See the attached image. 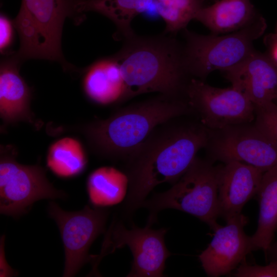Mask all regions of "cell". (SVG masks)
Here are the masks:
<instances>
[{
    "mask_svg": "<svg viewBox=\"0 0 277 277\" xmlns=\"http://www.w3.org/2000/svg\"><path fill=\"white\" fill-rule=\"evenodd\" d=\"M87 158L82 144L76 139L62 138L50 146L47 157L48 167L61 177H71L82 173Z\"/></svg>",
    "mask_w": 277,
    "mask_h": 277,
    "instance_id": "cell-21",
    "label": "cell"
},
{
    "mask_svg": "<svg viewBox=\"0 0 277 277\" xmlns=\"http://www.w3.org/2000/svg\"><path fill=\"white\" fill-rule=\"evenodd\" d=\"M4 240L3 236L1 239L0 259H1V276H11L16 274L14 271L7 264L4 252Z\"/></svg>",
    "mask_w": 277,
    "mask_h": 277,
    "instance_id": "cell-26",
    "label": "cell"
},
{
    "mask_svg": "<svg viewBox=\"0 0 277 277\" xmlns=\"http://www.w3.org/2000/svg\"><path fill=\"white\" fill-rule=\"evenodd\" d=\"M206 157L223 164L239 162L264 172L277 165V146L254 121L208 129Z\"/></svg>",
    "mask_w": 277,
    "mask_h": 277,
    "instance_id": "cell-9",
    "label": "cell"
},
{
    "mask_svg": "<svg viewBox=\"0 0 277 277\" xmlns=\"http://www.w3.org/2000/svg\"><path fill=\"white\" fill-rule=\"evenodd\" d=\"M14 25L6 15L0 16V51L6 53L11 47L14 38Z\"/></svg>",
    "mask_w": 277,
    "mask_h": 277,
    "instance_id": "cell-25",
    "label": "cell"
},
{
    "mask_svg": "<svg viewBox=\"0 0 277 277\" xmlns=\"http://www.w3.org/2000/svg\"><path fill=\"white\" fill-rule=\"evenodd\" d=\"M266 28L261 15L245 27L225 35H203L184 29L183 56L188 73L205 81L215 70L225 72L239 65L255 50L253 43Z\"/></svg>",
    "mask_w": 277,
    "mask_h": 277,
    "instance_id": "cell-6",
    "label": "cell"
},
{
    "mask_svg": "<svg viewBox=\"0 0 277 277\" xmlns=\"http://www.w3.org/2000/svg\"><path fill=\"white\" fill-rule=\"evenodd\" d=\"M236 277H277V261H271L268 265H249L243 261L232 273Z\"/></svg>",
    "mask_w": 277,
    "mask_h": 277,
    "instance_id": "cell-24",
    "label": "cell"
},
{
    "mask_svg": "<svg viewBox=\"0 0 277 277\" xmlns=\"http://www.w3.org/2000/svg\"><path fill=\"white\" fill-rule=\"evenodd\" d=\"M208 129L196 116L183 115L157 125L124 162L128 191L123 206L130 216L157 185L175 184L205 148Z\"/></svg>",
    "mask_w": 277,
    "mask_h": 277,
    "instance_id": "cell-1",
    "label": "cell"
},
{
    "mask_svg": "<svg viewBox=\"0 0 277 277\" xmlns=\"http://www.w3.org/2000/svg\"><path fill=\"white\" fill-rule=\"evenodd\" d=\"M268 251L271 254V261H277V241L273 245H271Z\"/></svg>",
    "mask_w": 277,
    "mask_h": 277,
    "instance_id": "cell-27",
    "label": "cell"
},
{
    "mask_svg": "<svg viewBox=\"0 0 277 277\" xmlns=\"http://www.w3.org/2000/svg\"><path fill=\"white\" fill-rule=\"evenodd\" d=\"M166 34H134L124 39L122 48L114 55L125 84L124 102L150 92L185 97L192 77L185 66L183 43L175 35Z\"/></svg>",
    "mask_w": 277,
    "mask_h": 277,
    "instance_id": "cell-2",
    "label": "cell"
},
{
    "mask_svg": "<svg viewBox=\"0 0 277 277\" xmlns=\"http://www.w3.org/2000/svg\"><path fill=\"white\" fill-rule=\"evenodd\" d=\"M155 0H79L77 10L97 12L111 20L117 28V39H126L135 33L131 23L138 14L144 12Z\"/></svg>",
    "mask_w": 277,
    "mask_h": 277,
    "instance_id": "cell-19",
    "label": "cell"
},
{
    "mask_svg": "<svg viewBox=\"0 0 277 277\" xmlns=\"http://www.w3.org/2000/svg\"><path fill=\"white\" fill-rule=\"evenodd\" d=\"M224 72L231 86L254 106L277 100V64L266 53L255 50L241 64Z\"/></svg>",
    "mask_w": 277,
    "mask_h": 277,
    "instance_id": "cell-14",
    "label": "cell"
},
{
    "mask_svg": "<svg viewBox=\"0 0 277 277\" xmlns=\"http://www.w3.org/2000/svg\"><path fill=\"white\" fill-rule=\"evenodd\" d=\"M15 55L3 60L0 67V115L6 125L18 121L34 124L30 109L31 91L19 72Z\"/></svg>",
    "mask_w": 277,
    "mask_h": 277,
    "instance_id": "cell-15",
    "label": "cell"
},
{
    "mask_svg": "<svg viewBox=\"0 0 277 277\" xmlns=\"http://www.w3.org/2000/svg\"><path fill=\"white\" fill-rule=\"evenodd\" d=\"M261 15L250 0H217L200 9L194 19L219 35L238 31Z\"/></svg>",
    "mask_w": 277,
    "mask_h": 277,
    "instance_id": "cell-17",
    "label": "cell"
},
{
    "mask_svg": "<svg viewBox=\"0 0 277 277\" xmlns=\"http://www.w3.org/2000/svg\"><path fill=\"white\" fill-rule=\"evenodd\" d=\"M256 195L260 210L257 229L250 236L251 249L267 253L277 229V165L264 172Z\"/></svg>",
    "mask_w": 277,
    "mask_h": 277,
    "instance_id": "cell-18",
    "label": "cell"
},
{
    "mask_svg": "<svg viewBox=\"0 0 277 277\" xmlns=\"http://www.w3.org/2000/svg\"><path fill=\"white\" fill-rule=\"evenodd\" d=\"M217 166L219 214L227 222L241 215L245 204L256 195L264 172L239 162Z\"/></svg>",
    "mask_w": 277,
    "mask_h": 277,
    "instance_id": "cell-13",
    "label": "cell"
},
{
    "mask_svg": "<svg viewBox=\"0 0 277 277\" xmlns=\"http://www.w3.org/2000/svg\"><path fill=\"white\" fill-rule=\"evenodd\" d=\"M185 96L195 115L208 129L254 121V105L232 86L215 87L192 77L187 85Z\"/></svg>",
    "mask_w": 277,
    "mask_h": 277,
    "instance_id": "cell-10",
    "label": "cell"
},
{
    "mask_svg": "<svg viewBox=\"0 0 277 277\" xmlns=\"http://www.w3.org/2000/svg\"><path fill=\"white\" fill-rule=\"evenodd\" d=\"M14 150L1 147L0 159V212L17 216L36 201L64 198L65 193L48 181L45 170L38 165L17 163Z\"/></svg>",
    "mask_w": 277,
    "mask_h": 277,
    "instance_id": "cell-7",
    "label": "cell"
},
{
    "mask_svg": "<svg viewBox=\"0 0 277 277\" xmlns=\"http://www.w3.org/2000/svg\"><path fill=\"white\" fill-rule=\"evenodd\" d=\"M78 1L22 0L13 21L20 39L15 56L21 63L43 59L58 62L65 69L73 68L64 57L61 38L66 18L81 14L77 10Z\"/></svg>",
    "mask_w": 277,
    "mask_h": 277,
    "instance_id": "cell-4",
    "label": "cell"
},
{
    "mask_svg": "<svg viewBox=\"0 0 277 277\" xmlns=\"http://www.w3.org/2000/svg\"><path fill=\"white\" fill-rule=\"evenodd\" d=\"M254 124L277 146V104L270 102L254 106Z\"/></svg>",
    "mask_w": 277,
    "mask_h": 277,
    "instance_id": "cell-23",
    "label": "cell"
},
{
    "mask_svg": "<svg viewBox=\"0 0 277 277\" xmlns=\"http://www.w3.org/2000/svg\"><path fill=\"white\" fill-rule=\"evenodd\" d=\"M215 2V0H155L154 3L157 13L165 22L164 33L175 35L187 28L200 9Z\"/></svg>",
    "mask_w": 277,
    "mask_h": 277,
    "instance_id": "cell-22",
    "label": "cell"
},
{
    "mask_svg": "<svg viewBox=\"0 0 277 277\" xmlns=\"http://www.w3.org/2000/svg\"><path fill=\"white\" fill-rule=\"evenodd\" d=\"M276 34H277V33H276Z\"/></svg>",
    "mask_w": 277,
    "mask_h": 277,
    "instance_id": "cell-30",
    "label": "cell"
},
{
    "mask_svg": "<svg viewBox=\"0 0 277 277\" xmlns=\"http://www.w3.org/2000/svg\"><path fill=\"white\" fill-rule=\"evenodd\" d=\"M165 228L154 230L146 225L144 228L132 225L127 229L121 222H113L106 234L101 252L94 255L93 271L105 255L127 246L133 255L131 269L127 276L160 277L164 276L165 262L171 255L166 247Z\"/></svg>",
    "mask_w": 277,
    "mask_h": 277,
    "instance_id": "cell-8",
    "label": "cell"
},
{
    "mask_svg": "<svg viewBox=\"0 0 277 277\" xmlns=\"http://www.w3.org/2000/svg\"><path fill=\"white\" fill-rule=\"evenodd\" d=\"M84 91L92 102L102 105L124 102L125 86L115 56L97 60L84 70Z\"/></svg>",
    "mask_w": 277,
    "mask_h": 277,
    "instance_id": "cell-16",
    "label": "cell"
},
{
    "mask_svg": "<svg viewBox=\"0 0 277 277\" xmlns=\"http://www.w3.org/2000/svg\"><path fill=\"white\" fill-rule=\"evenodd\" d=\"M189 115H195L186 98L159 94L121 108L107 118L89 123L82 131L96 154L124 161L157 125Z\"/></svg>",
    "mask_w": 277,
    "mask_h": 277,
    "instance_id": "cell-3",
    "label": "cell"
},
{
    "mask_svg": "<svg viewBox=\"0 0 277 277\" xmlns=\"http://www.w3.org/2000/svg\"><path fill=\"white\" fill-rule=\"evenodd\" d=\"M215 1H217V0H215Z\"/></svg>",
    "mask_w": 277,
    "mask_h": 277,
    "instance_id": "cell-29",
    "label": "cell"
},
{
    "mask_svg": "<svg viewBox=\"0 0 277 277\" xmlns=\"http://www.w3.org/2000/svg\"><path fill=\"white\" fill-rule=\"evenodd\" d=\"M87 188L89 200L96 207L116 205L125 197L128 179L125 172L112 167H102L89 176Z\"/></svg>",
    "mask_w": 277,
    "mask_h": 277,
    "instance_id": "cell-20",
    "label": "cell"
},
{
    "mask_svg": "<svg viewBox=\"0 0 277 277\" xmlns=\"http://www.w3.org/2000/svg\"><path fill=\"white\" fill-rule=\"evenodd\" d=\"M275 103L277 104V100L275 102Z\"/></svg>",
    "mask_w": 277,
    "mask_h": 277,
    "instance_id": "cell-28",
    "label": "cell"
},
{
    "mask_svg": "<svg viewBox=\"0 0 277 277\" xmlns=\"http://www.w3.org/2000/svg\"><path fill=\"white\" fill-rule=\"evenodd\" d=\"M213 163L196 156L170 189L145 200L142 207L149 211L147 225L151 226L161 210L173 209L194 216L214 231L219 228L217 166Z\"/></svg>",
    "mask_w": 277,
    "mask_h": 277,
    "instance_id": "cell-5",
    "label": "cell"
},
{
    "mask_svg": "<svg viewBox=\"0 0 277 277\" xmlns=\"http://www.w3.org/2000/svg\"><path fill=\"white\" fill-rule=\"evenodd\" d=\"M48 212L59 228L64 245L63 276H73L86 263L91 262L89 247L104 232L108 213L100 207L88 205L78 211H66L53 202L49 204Z\"/></svg>",
    "mask_w": 277,
    "mask_h": 277,
    "instance_id": "cell-11",
    "label": "cell"
},
{
    "mask_svg": "<svg viewBox=\"0 0 277 277\" xmlns=\"http://www.w3.org/2000/svg\"><path fill=\"white\" fill-rule=\"evenodd\" d=\"M247 222V217L242 214L214 231L210 244L199 255L208 276L218 277L230 273L252 251L250 236L244 231Z\"/></svg>",
    "mask_w": 277,
    "mask_h": 277,
    "instance_id": "cell-12",
    "label": "cell"
}]
</instances>
